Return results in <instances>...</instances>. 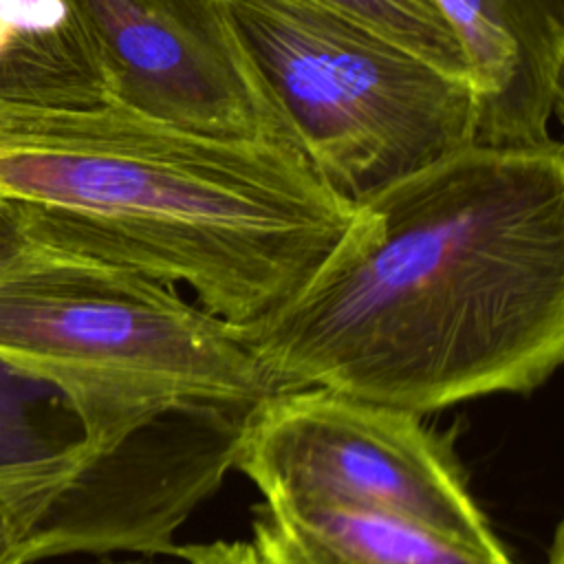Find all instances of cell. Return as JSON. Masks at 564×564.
Wrapping results in <instances>:
<instances>
[{"label":"cell","mask_w":564,"mask_h":564,"mask_svg":"<svg viewBox=\"0 0 564 564\" xmlns=\"http://www.w3.org/2000/svg\"><path fill=\"white\" fill-rule=\"evenodd\" d=\"M112 564H148V562H137V560H132V562H112Z\"/></svg>","instance_id":"17"},{"label":"cell","mask_w":564,"mask_h":564,"mask_svg":"<svg viewBox=\"0 0 564 564\" xmlns=\"http://www.w3.org/2000/svg\"><path fill=\"white\" fill-rule=\"evenodd\" d=\"M262 564H516L397 516L330 505H262L253 511Z\"/></svg>","instance_id":"8"},{"label":"cell","mask_w":564,"mask_h":564,"mask_svg":"<svg viewBox=\"0 0 564 564\" xmlns=\"http://www.w3.org/2000/svg\"><path fill=\"white\" fill-rule=\"evenodd\" d=\"M234 469L264 505L379 511L505 551L467 489L454 434L394 405L315 386L282 390L251 410Z\"/></svg>","instance_id":"5"},{"label":"cell","mask_w":564,"mask_h":564,"mask_svg":"<svg viewBox=\"0 0 564 564\" xmlns=\"http://www.w3.org/2000/svg\"><path fill=\"white\" fill-rule=\"evenodd\" d=\"M183 564H262L256 546L245 540H216L207 544L174 546Z\"/></svg>","instance_id":"13"},{"label":"cell","mask_w":564,"mask_h":564,"mask_svg":"<svg viewBox=\"0 0 564 564\" xmlns=\"http://www.w3.org/2000/svg\"><path fill=\"white\" fill-rule=\"evenodd\" d=\"M381 33L436 68L467 77L460 46L434 0H315ZM469 79V77H467Z\"/></svg>","instance_id":"11"},{"label":"cell","mask_w":564,"mask_h":564,"mask_svg":"<svg viewBox=\"0 0 564 564\" xmlns=\"http://www.w3.org/2000/svg\"><path fill=\"white\" fill-rule=\"evenodd\" d=\"M0 364L55 388L106 454L176 403L253 410L286 390L174 286L35 240L0 271Z\"/></svg>","instance_id":"3"},{"label":"cell","mask_w":564,"mask_h":564,"mask_svg":"<svg viewBox=\"0 0 564 564\" xmlns=\"http://www.w3.org/2000/svg\"><path fill=\"white\" fill-rule=\"evenodd\" d=\"M108 454L79 438L46 454L0 460V564L40 560L46 520Z\"/></svg>","instance_id":"10"},{"label":"cell","mask_w":564,"mask_h":564,"mask_svg":"<svg viewBox=\"0 0 564 564\" xmlns=\"http://www.w3.org/2000/svg\"><path fill=\"white\" fill-rule=\"evenodd\" d=\"M0 200L26 240L185 284L238 330L295 295L355 209L295 145L192 132L117 99L0 104Z\"/></svg>","instance_id":"2"},{"label":"cell","mask_w":564,"mask_h":564,"mask_svg":"<svg viewBox=\"0 0 564 564\" xmlns=\"http://www.w3.org/2000/svg\"><path fill=\"white\" fill-rule=\"evenodd\" d=\"M474 93V143L549 145L562 108L564 0H434Z\"/></svg>","instance_id":"7"},{"label":"cell","mask_w":564,"mask_h":564,"mask_svg":"<svg viewBox=\"0 0 564 564\" xmlns=\"http://www.w3.org/2000/svg\"><path fill=\"white\" fill-rule=\"evenodd\" d=\"M79 2L112 99L192 132L300 148L225 0Z\"/></svg>","instance_id":"6"},{"label":"cell","mask_w":564,"mask_h":564,"mask_svg":"<svg viewBox=\"0 0 564 564\" xmlns=\"http://www.w3.org/2000/svg\"><path fill=\"white\" fill-rule=\"evenodd\" d=\"M240 333L286 390L421 416L533 392L564 359L562 143H469L366 194L295 295Z\"/></svg>","instance_id":"1"},{"label":"cell","mask_w":564,"mask_h":564,"mask_svg":"<svg viewBox=\"0 0 564 564\" xmlns=\"http://www.w3.org/2000/svg\"><path fill=\"white\" fill-rule=\"evenodd\" d=\"M302 152L350 203L474 143V93L315 0H225Z\"/></svg>","instance_id":"4"},{"label":"cell","mask_w":564,"mask_h":564,"mask_svg":"<svg viewBox=\"0 0 564 564\" xmlns=\"http://www.w3.org/2000/svg\"><path fill=\"white\" fill-rule=\"evenodd\" d=\"M562 527L555 529V535H553V544H551V555H549V564H562Z\"/></svg>","instance_id":"15"},{"label":"cell","mask_w":564,"mask_h":564,"mask_svg":"<svg viewBox=\"0 0 564 564\" xmlns=\"http://www.w3.org/2000/svg\"><path fill=\"white\" fill-rule=\"evenodd\" d=\"M0 214H15V212H13V207L9 203L0 200Z\"/></svg>","instance_id":"16"},{"label":"cell","mask_w":564,"mask_h":564,"mask_svg":"<svg viewBox=\"0 0 564 564\" xmlns=\"http://www.w3.org/2000/svg\"><path fill=\"white\" fill-rule=\"evenodd\" d=\"M112 99L79 0H0V104L77 108Z\"/></svg>","instance_id":"9"},{"label":"cell","mask_w":564,"mask_h":564,"mask_svg":"<svg viewBox=\"0 0 564 564\" xmlns=\"http://www.w3.org/2000/svg\"><path fill=\"white\" fill-rule=\"evenodd\" d=\"M4 368L7 366L0 364V372ZM11 375L13 370H9L4 379H0V460L46 454L79 438H86L84 430L46 432L37 423L40 414H33V408L26 405V392H22L20 388H11Z\"/></svg>","instance_id":"12"},{"label":"cell","mask_w":564,"mask_h":564,"mask_svg":"<svg viewBox=\"0 0 564 564\" xmlns=\"http://www.w3.org/2000/svg\"><path fill=\"white\" fill-rule=\"evenodd\" d=\"M26 245L15 214H0V271L15 260Z\"/></svg>","instance_id":"14"}]
</instances>
